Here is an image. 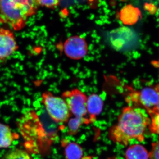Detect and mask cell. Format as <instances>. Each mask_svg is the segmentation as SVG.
<instances>
[{"label":"cell","instance_id":"obj_1","mask_svg":"<svg viewBox=\"0 0 159 159\" xmlns=\"http://www.w3.org/2000/svg\"><path fill=\"white\" fill-rule=\"evenodd\" d=\"M150 123V117L146 111L128 106L122 110L117 124L110 129V138L113 142L125 146L133 139L142 142Z\"/></svg>","mask_w":159,"mask_h":159},{"label":"cell","instance_id":"obj_2","mask_svg":"<svg viewBox=\"0 0 159 159\" xmlns=\"http://www.w3.org/2000/svg\"><path fill=\"white\" fill-rule=\"evenodd\" d=\"M39 7L35 0H0V23L20 31Z\"/></svg>","mask_w":159,"mask_h":159},{"label":"cell","instance_id":"obj_3","mask_svg":"<svg viewBox=\"0 0 159 159\" xmlns=\"http://www.w3.org/2000/svg\"><path fill=\"white\" fill-rule=\"evenodd\" d=\"M127 101L129 106L143 109L150 115L159 102V84L132 92L127 97Z\"/></svg>","mask_w":159,"mask_h":159},{"label":"cell","instance_id":"obj_4","mask_svg":"<svg viewBox=\"0 0 159 159\" xmlns=\"http://www.w3.org/2000/svg\"><path fill=\"white\" fill-rule=\"evenodd\" d=\"M42 102L52 120L57 123L68 121L70 112L62 97H57L50 92H44L42 96Z\"/></svg>","mask_w":159,"mask_h":159},{"label":"cell","instance_id":"obj_5","mask_svg":"<svg viewBox=\"0 0 159 159\" xmlns=\"http://www.w3.org/2000/svg\"><path fill=\"white\" fill-rule=\"evenodd\" d=\"M62 98L65 100L70 112L75 117L86 118L88 114L86 108L87 97L78 89H73L63 93Z\"/></svg>","mask_w":159,"mask_h":159},{"label":"cell","instance_id":"obj_6","mask_svg":"<svg viewBox=\"0 0 159 159\" xmlns=\"http://www.w3.org/2000/svg\"><path fill=\"white\" fill-rule=\"evenodd\" d=\"M63 51L67 57L78 60L87 54L88 47L84 38L79 35H74L66 40L63 45Z\"/></svg>","mask_w":159,"mask_h":159},{"label":"cell","instance_id":"obj_7","mask_svg":"<svg viewBox=\"0 0 159 159\" xmlns=\"http://www.w3.org/2000/svg\"><path fill=\"white\" fill-rule=\"evenodd\" d=\"M19 48L14 33L8 29H0V60L10 57Z\"/></svg>","mask_w":159,"mask_h":159},{"label":"cell","instance_id":"obj_8","mask_svg":"<svg viewBox=\"0 0 159 159\" xmlns=\"http://www.w3.org/2000/svg\"><path fill=\"white\" fill-rule=\"evenodd\" d=\"M103 102L101 97L97 94H92L87 98L86 108L90 123L96 120V117L102 112Z\"/></svg>","mask_w":159,"mask_h":159},{"label":"cell","instance_id":"obj_9","mask_svg":"<svg viewBox=\"0 0 159 159\" xmlns=\"http://www.w3.org/2000/svg\"><path fill=\"white\" fill-rule=\"evenodd\" d=\"M17 138L8 125L0 123V148H8Z\"/></svg>","mask_w":159,"mask_h":159},{"label":"cell","instance_id":"obj_10","mask_svg":"<svg viewBox=\"0 0 159 159\" xmlns=\"http://www.w3.org/2000/svg\"><path fill=\"white\" fill-rule=\"evenodd\" d=\"M125 157L126 159H148L149 153L144 146L136 144L127 148Z\"/></svg>","mask_w":159,"mask_h":159},{"label":"cell","instance_id":"obj_11","mask_svg":"<svg viewBox=\"0 0 159 159\" xmlns=\"http://www.w3.org/2000/svg\"><path fill=\"white\" fill-rule=\"evenodd\" d=\"M64 145L65 154L66 159H81L83 156L82 148L75 142L62 144Z\"/></svg>","mask_w":159,"mask_h":159},{"label":"cell","instance_id":"obj_12","mask_svg":"<svg viewBox=\"0 0 159 159\" xmlns=\"http://www.w3.org/2000/svg\"><path fill=\"white\" fill-rule=\"evenodd\" d=\"M89 119L87 118H80L78 117L72 118L69 120L68 122L69 134L74 135L77 134L80 126L83 123H89Z\"/></svg>","mask_w":159,"mask_h":159},{"label":"cell","instance_id":"obj_13","mask_svg":"<svg viewBox=\"0 0 159 159\" xmlns=\"http://www.w3.org/2000/svg\"><path fill=\"white\" fill-rule=\"evenodd\" d=\"M2 159H31V158L26 151L19 148H14L8 151Z\"/></svg>","mask_w":159,"mask_h":159},{"label":"cell","instance_id":"obj_14","mask_svg":"<svg viewBox=\"0 0 159 159\" xmlns=\"http://www.w3.org/2000/svg\"><path fill=\"white\" fill-rule=\"evenodd\" d=\"M39 6L53 9L57 7L61 0H35Z\"/></svg>","mask_w":159,"mask_h":159},{"label":"cell","instance_id":"obj_15","mask_svg":"<svg viewBox=\"0 0 159 159\" xmlns=\"http://www.w3.org/2000/svg\"><path fill=\"white\" fill-rule=\"evenodd\" d=\"M149 116L152 119V123L149 125L150 130L152 132L159 133V114H152Z\"/></svg>","mask_w":159,"mask_h":159},{"label":"cell","instance_id":"obj_16","mask_svg":"<svg viewBox=\"0 0 159 159\" xmlns=\"http://www.w3.org/2000/svg\"><path fill=\"white\" fill-rule=\"evenodd\" d=\"M151 150L149 153L150 159H159V137L157 142L152 143Z\"/></svg>","mask_w":159,"mask_h":159},{"label":"cell","instance_id":"obj_17","mask_svg":"<svg viewBox=\"0 0 159 159\" xmlns=\"http://www.w3.org/2000/svg\"><path fill=\"white\" fill-rule=\"evenodd\" d=\"M154 113L159 114V102L155 110L152 113V114ZM151 114H150V115H151Z\"/></svg>","mask_w":159,"mask_h":159}]
</instances>
